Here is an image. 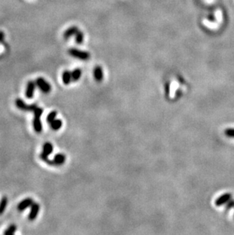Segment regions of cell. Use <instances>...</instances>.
Masks as SVG:
<instances>
[{
  "label": "cell",
  "instance_id": "ac0fdd59",
  "mask_svg": "<svg viewBox=\"0 0 234 235\" xmlns=\"http://www.w3.org/2000/svg\"><path fill=\"white\" fill-rule=\"evenodd\" d=\"M56 116H57V112L56 111H52L50 112L49 114L47 115V117H46V122L50 124L51 122H52L56 119Z\"/></svg>",
  "mask_w": 234,
  "mask_h": 235
},
{
  "label": "cell",
  "instance_id": "cb8c5ba5",
  "mask_svg": "<svg viewBox=\"0 0 234 235\" xmlns=\"http://www.w3.org/2000/svg\"><path fill=\"white\" fill-rule=\"evenodd\" d=\"M233 205H234V201L230 202V203H229L228 205H227V206H226V209H230V208L232 207Z\"/></svg>",
  "mask_w": 234,
  "mask_h": 235
},
{
  "label": "cell",
  "instance_id": "5bb4252c",
  "mask_svg": "<svg viewBox=\"0 0 234 235\" xmlns=\"http://www.w3.org/2000/svg\"><path fill=\"white\" fill-rule=\"evenodd\" d=\"M94 78L96 79V81L97 82H101L103 80V78H104V75H103V71L102 68L100 67L97 66L95 68L94 71Z\"/></svg>",
  "mask_w": 234,
  "mask_h": 235
},
{
  "label": "cell",
  "instance_id": "7a4b0ae2",
  "mask_svg": "<svg viewBox=\"0 0 234 235\" xmlns=\"http://www.w3.org/2000/svg\"><path fill=\"white\" fill-rule=\"evenodd\" d=\"M35 82H36L37 87L43 94H49L51 91L52 87L45 78H42V77H39V78H37Z\"/></svg>",
  "mask_w": 234,
  "mask_h": 235
},
{
  "label": "cell",
  "instance_id": "ba28073f",
  "mask_svg": "<svg viewBox=\"0 0 234 235\" xmlns=\"http://www.w3.org/2000/svg\"><path fill=\"white\" fill-rule=\"evenodd\" d=\"M231 198H232V195L230 193H225L224 195L218 197L216 201H215V205L217 206H220V205H224L225 203H228Z\"/></svg>",
  "mask_w": 234,
  "mask_h": 235
},
{
  "label": "cell",
  "instance_id": "d6986e66",
  "mask_svg": "<svg viewBox=\"0 0 234 235\" xmlns=\"http://www.w3.org/2000/svg\"><path fill=\"white\" fill-rule=\"evenodd\" d=\"M75 41H76L77 44H81L82 41H83V34H82V32L78 31L75 34Z\"/></svg>",
  "mask_w": 234,
  "mask_h": 235
},
{
  "label": "cell",
  "instance_id": "8fae6325",
  "mask_svg": "<svg viewBox=\"0 0 234 235\" xmlns=\"http://www.w3.org/2000/svg\"><path fill=\"white\" fill-rule=\"evenodd\" d=\"M62 82H63L64 84L68 85V84H70V82L72 81V73H70V72L68 70H66L65 72H63V73H62Z\"/></svg>",
  "mask_w": 234,
  "mask_h": 235
},
{
  "label": "cell",
  "instance_id": "6da1fadb",
  "mask_svg": "<svg viewBox=\"0 0 234 235\" xmlns=\"http://www.w3.org/2000/svg\"><path fill=\"white\" fill-rule=\"evenodd\" d=\"M43 111L41 107H37L34 111V120H33V127L37 133H40L43 130V124L41 122Z\"/></svg>",
  "mask_w": 234,
  "mask_h": 235
},
{
  "label": "cell",
  "instance_id": "8992f818",
  "mask_svg": "<svg viewBox=\"0 0 234 235\" xmlns=\"http://www.w3.org/2000/svg\"><path fill=\"white\" fill-rule=\"evenodd\" d=\"M34 203V202L32 198H30V197L25 198V199L21 200L20 203H18V206H17V209L19 212H24V210H26L28 208H30V206L33 205Z\"/></svg>",
  "mask_w": 234,
  "mask_h": 235
},
{
  "label": "cell",
  "instance_id": "2e32d148",
  "mask_svg": "<svg viewBox=\"0 0 234 235\" xmlns=\"http://www.w3.org/2000/svg\"><path fill=\"white\" fill-rule=\"evenodd\" d=\"M81 76V71L80 68H75L72 72V82H77L80 79Z\"/></svg>",
  "mask_w": 234,
  "mask_h": 235
},
{
  "label": "cell",
  "instance_id": "3957f363",
  "mask_svg": "<svg viewBox=\"0 0 234 235\" xmlns=\"http://www.w3.org/2000/svg\"><path fill=\"white\" fill-rule=\"evenodd\" d=\"M15 106L18 107V109L22 111H28V112H34V110L37 107V104H27L24 102V100L21 98H17L15 100Z\"/></svg>",
  "mask_w": 234,
  "mask_h": 235
},
{
  "label": "cell",
  "instance_id": "44dd1931",
  "mask_svg": "<svg viewBox=\"0 0 234 235\" xmlns=\"http://www.w3.org/2000/svg\"><path fill=\"white\" fill-rule=\"evenodd\" d=\"M48 157H49L48 155H44L43 153H41V154H40V159H41V160H42L43 161H44V162H45V163L47 162V161H48V160H49V158H48Z\"/></svg>",
  "mask_w": 234,
  "mask_h": 235
},
{
  "label": "cell",
  "instance_id": "52a82bcc",
  "mask_svg": "<svg viewBox=\"0 0 234 235\" xmlns=\"http://www.w3.org/2000/svg\"><path fill=\"white\" fill-rule=\"evenodd\" d=\"M40 204L37 203H34L33 205L30 206V212L28 214V220L29 221H34L37 218V215L39 214V211H40Z\"/></svg>",
  "mask_w": 234,
  "mask_h": 235
},
{
  "label": "cell",
  "instance_id": "5b68a950",
  "mask_svg": "<svg viewBox=\"0 0 234 235\" xmlns=\"http://www.w3.org/2000/svg\"><path fill=\"white\" fill-rule=\"evenodd\" d=\"M37 84L34 81H29L27 84L26 90H25V97L28 99H32L34 96L35 89H36Z\"/></svg>",
  "mask_w": 234,
  "mask_h": 235
},
{
  "label": "cell",
  "instance_id": "ffe728a7",
  "mask_svg": "<svg viewBox=\"0 0 234 235\" xmlns=\"http://www.w3.org/2000/svg\"><path fill=\"white\" fill-rule=\"evenodd\" d=\"M224 134L226 136L230 137V138H234V129H226L224 131Z\"/></svg>",
  "mask_w": 234,
  "mask_h": 235
},
{
  "label": "cell",
  "instance_id": "e0dca14e",
  "mask_svg": "<svg viewBox=\"0 0 234 235\" xmlns=\"http://www.w3.org/2000/svg\"><path fill=\"white\" fill-rule=\"evenodd\" d=\"M17 231V226L15 225H9L7 229L3 232L4 235H12L16 233Z\"/></svg>",
  "mask_w": 234,
  "mask_h": 235
},
{
  "label": "cell",
  "instance_id": "9a60e30c",
  "mask_svg": "<svg viewBox=\"0 0 234 235\" xmlns=\"http://www.w3.org/2000/svg\"><path fill=\"white\" fill-rule=\"evenodd\" d=\"M8 205V198L6 196H2L0 200V215H2L6 210Z\"/></svg>",
  "mask_w": 234,
  "mask_h": 235
},
{
  "label": "cell",
  "instance_id": "277c9868",
  "mask_svg": "<svg viewBox=\"0 0 234 235\" xmlns=\"http://www.w3.org/2000/svg\"><path fill=\"white\" fill-rule=\"evenodd\" d=\"M68 54L75 57V58L79 59L81 60H87L90 57V55H89L88 53L79 50H77V49H70L68 50Z\"/></svg>",
  "mask_w": 234,
  "mask_h": 235
},
{
  "label": "cell",
  "instance_id": "4fadbf2b",
  "mask_svg": "<svg viewBox=\"0 0 234 235\" xmlns=\"http://www.w3.org/2000/svg\"><path fill=\"white\" fill-rule=\"evenodd\" d=\"M78 28L77 27H71L68 29L66 30V32L64 33V38L65 39H68L72 36L75 35L78 32Z\"/></svg>",
  "mask_w": 234,
  "mask_h": 235
},
{
  "label": "cell",
  "instance_id": "7c38bea8",
  "mask_svg": "<svg viewBox=\"0 0 234 235\" xmlns=\"http://www.w3.org/2000/svg\"><path fill=\"white\" fill-rule=\"evenodd\" d=\"M50 128L54 131L59 130L62 126V121L60 119H55L54 120L50 123Z\"/></svg>",
  "mask_w": 234,
  "mask_h": 235
},
{
  "label": "cell",
  "instance_id": "603a6c76",
  "mask_svg": "<svg viewBox=\"0 0 234 235\" xmlns=\"http://www.w3.org/2000/svg\"><path fill=\"white\" fill-rule=\"evenodd\" d=\"M169 92H170V84H166V95L168 96Z\"/></svg>",
  "mask_w": 234,
  "mask_h": 235
},
{
  "label": "cell",
  "instance_id": "30bf717a",
  "mask_svg": "<svg viewBox=\"0 0 234 235\" xmlns=\"http://www.w3.org/2000/svg\"><path fill=\"white\" fill-rule=\"evenodd\" d=\"M53 151V145L51 142H46L43 144V151L42 153H43L44 155H50Z\"/></svg>",
  "mask_w": 234,
  "mask_h": 235
},
{
  "label": "cell",
  "instance_id": "9c48e42d",
  "mask_svg": "<svg viewBox=\"0 0 234 235\" xmlns=\"http://www.w3.org/2000/svg\"><path fill=\"white\" fill-rule=\"evenodd\" d=\"M66 159V157L64 154L62 153H58L54 155V158L52 159L53 163H54V166H60L62 165L65 163Z\"/></svg>",
  "mask_w": 234,
  "mask_h": 235
},
{
  "label": "cell",
  "instance_id": "7402d4cb",
  "mask_svg": "<svg viewBox=\"0 0 234 235\" xmlns=\"http://www.w3.org/2000/svg\"><path fill=\"white\" fill-rule=\"evenodd\" d=\"M5 39V33L2 31H0V42H2V40Z\"/></svg>",
  "mask_w": 234,
  "mask_h": 235
}]
</instances>
